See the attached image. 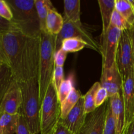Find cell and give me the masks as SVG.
Returning <instances> with one entry per match:
<instances>
[{
	"label": "cell",
	"instance_id": "6da1fadb",
	"mask_svg": "<svg viewBox=\"0 0 134 134\" xmlns=\"http://www.w3.org/2000/svg\"><path fill=\"white\" fill-rule=\"evenodd\" d=\"M22 92V105L20 113L23 115L32 134L41 132L39 86L38 78L19 82Z\"/></svg>",
	"mask_w": 134,
	"mask_h": 134
},
{
	"label": "cell",
	"instance_id": "7a4b0ae2",
	"mask_svg": "<svg viewBox=\"0 0 134 134\" xmlns=\"http://www.w3.org/2000/svg\"><path fill=\"white\" fill-rule=\"evenodd\" d=\"M40 62L39 69V100L40 104L43 100L47 88L52 82L54 71V54L56 52V35L48 32L41 31Z\"/></svg>",
	"mask_w": 134,
	"mask_h": 134
},
{
	"label": "cell",
	"instance_id": "3957f363",
	"mask_svg": "<svg viewBox=\"0 0 134 134\" xmlns=\"http://www.w3.org/2000/svg\"><path fill=\"white\" fill-rule=\"evenodd\" d=\"M13 14L11 22L27 37L41 34L40 23L35 0H7Z\"/></svg>",
	"mask_w": 134,
	"mask_h": 134
},
{
	"label": "cell",
	"instance_id": "277c9868",
	"mask_svg": "<svg viewBox=\"0 0 134 134\" xmlns=\"http://www.w3.org/2000/svg\"><path fill=\"white\" fill-rule=\"evenodd\" d=\"M27 37L20 31H13L0 35L3 48L15 81H22V63Z\"/></svg>",
	"mask_w": 134,
	"mask_h": 134
},
{
	"label": "cell",
	"instance_id": "5b68a950",
	"mask_svg": "<svg viewBox=\"0 0 134 134\" xmlns=\"http://www.w3.org/2000/svg\"><path fill=\"white\" fill-rule=\"evenodd\" d=\"M60 103L53 82L50 83L40 110L41 134H52L61 117Z\"/></svg>",
	"mask_w": 134,
	"mask_h": 134
},
{
	"label": "cell",
	"instance_id": "8992f818",
	"mask_svg": "<svg viewBox=\"0 0 134 134\" xmlns=\"http://www.w3.org/2000/svg\"><path fill=\"white\" fill-rule=\"evenodd\" d=\"M40 46V35L27 37L22 58L21 82L39 77Z\"/></svg>",
	"mask_w": 134,
	"mask_h": 134
},
{
	"label": "cell",
	"instance_id": "52a82bcc",
	"mask_svg": "<svg viewBox=\"0 0 134 134\" xmlns=\"http://www.w3.org/2000/svg\"><path fill=\"white\" fill-rule=\"evenodd\" d=\"M64 26L61 31L56 35V52L60 50L64 39L68 38H79L87 44V48L99 52H102L101 44L94 39L90 31L83 26L82 23L77 24L64 19Z\"/></svg>",
	"mask_w": 134,
	"mask_h": 134
},
{
	"label": "cell",
	"instance_id": "ba28073f",
	"mask_svg": "<svg viewBox=\"0 0 134 134\" xmlns=\"http://www.w3.org/2000/svg\"><path fill=\"white\" fill-rule=\"evenodd\" d=\"M122 30L110 26L107 31L102 34V69L111 68L116 60L118 46L121 37Z\"/></svg>",
	"mask_w": 134,
	"mask_h": 134
},
{
	"label": "cell",
	"instance_id": "9c48e42d",
	"mask_svg": "<svg viewBox=\"0 0 134 134\" xmlns=\"http://www.w3.org/2000/svg\"><path fill=\"white\" fill-rule=\"evenodd\" d=\"M115 62L122 79L134 70V54L128 30L122 31L118 46Z\"/></svg>",
	"mask_w": 134,
	"mask_h": 134
},
{
	"label": "cell",
	"instance_id": "30bf717a",
	"mask_svg": "<svg viewBox=\"0 0 134 134\" xmlns=\"http://www.w3.org/2000/svg\"><path fill=\"white\" fill-rule=\"evenodd\" d=\"M22 92L19 82L13 80L0 102V115L19 113L22 107Z\"/></svg>",
	"mask_w": 134,
	"mask_h": 134
},
{
	"label": "cell",
	"instance_id": "8fae6325",
	"mask_svg": "<svg viewBox=\"0 0 134 134\" xmlns=\"http://www.w3.org/2000/svg\"><path fill=\"white\" fill-rule=\"evenodd\" d=\"M107 100L101 107L88 114L83 126L77 134H103L105 122Z\"/></svg>",
	"mask_w": 134,
	"mask_h": 134
},
{
	"label": "cell",
	"instance_id": "7c38bea8",
	"mask_svg": "<svg viewBox=\"0 0 134 134\" xmlns=\"http://www.w3.org/2000/svg\"><path fill=\"white\" fill-rule=\"evenodd\" d=\"M123 79L116 62L111 68L102 69L100 83L102 87L106 89L109 98L122 91Z\"/></svg>",
	"mask_w": 134,
	"mask_h": 134
},
{
	"label": "cell",
	"instance_id": "4fadbf2b",
	"mask_svg": "<svg viewBox=\"0 0 134 134\" xmlns=\"http://www.w3.org/2000/svg\"><path fill=\"white\" fill-rule=\"evenodd\" d=\"M87 115L85 113V99L82 96L73 109L64 119L59 122L66 127L73 134H77L85 123Z\"/></svg>",
	"mask_w": 134,
	"mask_h": 134
},
{
	"label": "cell",
	"instance_id": "5bb4252c",
	"mask_svg": "<svg viewBox=\"0 0 134 134\" xmlns=\"http://www.w3.org/2000/svg\"><path fill=\"white\" fill-rule=\"evenodd\" d=\"M123 101L125 109V128L134 119V70L123 79Z\"/></svg>",
	"mask_w": 134,
	"mask_h": 134
},
{
	"label": "cell",
	"instance_id": "9a60e30c",
	"mask_svg": "<svg viewBox=\"0 0 134 134\" xmlns=\"http://www.w3.org/2000/svg\"><path fill=\"white\" fill-rule=\"evenodd\" d=\"M113 116L116 124V134H123L125 129V109L122 92L117 93L109 98Z\"/></svg>",
	"mask_w": 134,
	"mask_h": 134
},
{
	"label": "cell",
	"instance_id": "2e32d148",
	"mask_svg": "<svg viewBox=\"0 0 134 134\" xmlns=\"http://www.w3.org/2000/svg\"><path fill=\"white\" fill-rule=\"evenodd\" d=\"M64 17L56 10L54 7L48 11L46 20V27L48 34L57 35L61 31L64 26Z\"/></svg>",
	"mask_w": 134,
	"mask_h": 134
},
{
	"label": "cell",
	"instance_id": "e0dca14e",
	"mask_svg": "<svg viewBox=\"0 0 134 134\" xmlns=\"http://www.w3.org/2000/svg\"><path fill=\"white\" fill-rule=\"evenodd\" d=\"M64 5V19L73 23H82L81 21V1L65 0Z\"/></svg>",
	"mask_w": 134,
	"mask_h": 134
},
{
	"label": "cell",
	"instance_id": "ac0fdd59",
	"mask_svg": "<svg viewBox=\"0 0 134 134\" xmlns=\"http://www.w3.org/2000/svg\"><path fill=\"white\" fill-rule=\"evenodd\" d=\"M99 10L102 19L103 33L107 31L111 24V17L115 9V0H98Z\"/></svg>",
	"mask_w": 134,
	"mask_h": 134
},
{
	"label": "cell",
	"instance_id": "d6986e66",
	"mask_svg": "<svg viewBox=\"0 0 134 134\" xmlns=\"http://www.w3.org/2000/svg\"><path fill=\"white\" fill-rule=\"evenodd\" d=\"M20 113L15 115H0V134H14L16 133Z\"/></svg>",
	"mask_w": 134,
	"mask_h": 134
},
{
	"label": "cell",
	"instance_id": "ffe728a7",
	"mask_svg": "<svg viewBox=\"0 0 134 134\" xmlns=\"http://www.w3.org/2000/svg\"><path fill=\"white\" fill-rule=\"evenodd\" d=\"M35 5L39 17L41 31L47 32L46 20L49 10L54 8L53 5L49 0H35Z\"/></svg>",
	"mask_w": 134,
	"mask_h": 134
},
{
	"label": "cell",
	"instance_id": "44dd1931",
	"mask_svg": "<svg viewBox=\"0 0 134 134\" xmlns=\"http://www.w3.org/2000/svg\"><path fill=\"white\" fill-rule=\"evenodd\" d=\"M82 96V95L81 94V92L75 89V88H73L70 94L60 105V108H61L60 119H64L68 116L69 113L73 109V107L76 105L77 102Z\"/></svg>",
	"mask_w": 134,
	"mask_h": 134
},
{
	"label": "cell",
	"instance_id": "7402d4cb",
	"mask_svg": "<svg viewBox=\"0 0 134 134\" xmlns=\"http://www.w3.org/2000/svg\"><path fill=\"white\" fill-rule=\"evenodd\" d=\"M115 9L130 25L134 24V7L129 0H115Z\"/></svg>",
	"mask_w": 134,
	"mask_h": 134
},
{
	"label": "cell",
	"instance_id": "603a6c76",
	"mask_svg": "<svg viewBox=\"0 0 134 134\" xmlns=\"http://www.w3.org/2000/svg\"><path fill=\"white\" fill-rule=\"evenodd\" d=\"M101 87L102 86H101L100 82H96L89 89L86 94L84 96L85 109L86 115L93 112L97 109L95 105L96 96L97 92Z\"/></svg>",
	"mask_w": 134,
	"mask_h": 134
},
{
	"label": "cell",
	"instance_id": "cb8c5ba5",
	"mask_svg": "<svg viewBox=\"0 0 134 134\" xmlns=\"http://www.w3.org/2000/svg\"><path fill=\"white\" fill-rule=\"evenodd\" d=\"M13 80L14 79L10 67L5 64L0 70V102Z\"/></svg>",
	"mask_w": 134,
	"mask_h": 134
},
{
	"label": "cell",
	"instance_id": "d4e9b609",
	"mask_svg": "<svg viewBox=\"0 0 134 134\" xmlns=\"http://www.w3.org/2000/svg\"><path fill=\"white\" fill-rule=\"evenodd\" d=\"M85 47L87 48V44L82 39L79 38H68L63 41L61 48L68 53L78 52Z\"/></svg>",
	"mask_w": 134,
	"mask_h": 134
},
{
	"label": "cell",
	"instance_id": "484cf974",
	"mask_svg": "<svg viewBox=\"0 0 134 134\" xmlns=\"http://www.w3.org/2000/svg\"><path fill=\"white\" fill-rule=\"evenodd\" d=\"M74 77L73 74H70L66 79H64L57 90L58 97L60 104L68 96L74 87Z\"/></svg>",
	"mask_w": 134,
	"mask_h": 134
},
{
	"label": "cell",
	"instance_id": "4316f807",
	"mask_svg": "<svg viewBox=\"0 0 134 134\" xmlns=\"http://www.w3.org/2000/svg\"><path fill=\"white\" fill-rule=\"evenodd\" d=\"M103 134H116V124H115V119L113 116L109 99L107 100L105 122Z\"/></svg>",
	"mask_w": 134,
	"mask_h": 134
},
{
	"label": "cell",
	"instance_id": "83f0119b",
	"mask_svg": "<svg viewBox=\"0 0 134 134\" xmlns=\"http://www.w3.org/2000/svg\"><path fill=\"white\" fill-rule=\"evenodd\" d=\"M110 26L117 27L122 31L130 30L132 27V25L130 24L116 9H115L112 14Z\"/></svg>",
	"mask_w": 134,
	"mask_h": 134
},
{
	"label": "cell",
	"instance_id": "f1b7e54d",
	"mask_svg": "<svg viewBox=\"0 0 134 134\" xmlns=\"http://www.w3.org/2000/svg\"><path fill=\"white\" fill-rule=\"evenodd\" d=\"M64 81V67L55 66L54 71L52 77V82L54 85L56 90L59 88L61 84Z\"/></svg>",
	"mask_w": 134,
	"mask_h": 134
},
{
	"label": "cell",
	"instance_id": "f546056e",
	"mask_svg": "<svg viewBox=\"0 0 134 134\" xmlns=\"http://www.w3.org/2000/svg\"><path fill=\"white\" fill-rule=\"evenodd\" d=\"M13 31H20L16 26L11 22L0 16V35Z\"/></svg>",
	"mask_w": 134,
	"mask_h": 134
},
{
	"label": "cell",
	"instance_id": "4dcf8cb0",
	"mask_svg": "<svg viewBox=\"0 0 134 134\" xmlns=\"http://www.w3.org/2000/svg\"><path fill=\"white\" fill-rule=\"evenodd\" d=\"M0 16L7 20L11 21L13 14L7 2L4 0H0Z\"/></svg>",
	"mask_w": 134,
	"mask_h": 134
},
{
	"label": "cell",
	"instance_id": "1f68e13d",
	"mask_svg": "<svg viewBox=\"0 0 134 134\" xmlns=\"http://www.w3.org/2000/svg\"><path fill=\"white\" fill-rule=\"evenodd\" d=\"M109 99V95L107 91L104 88L101 87L97 92L95 99V105L96 108L101 107L104 104L106 101Z\"/></svg>",
	"mask_w": 134,
	"mask_h": 134
},
{
	"label": "cell",
	"instance_id": "d6a6232c",
	"mask_svg": "<svg viewBox=\"0 0 134 134\" xmlns=\"http://www.w3.org/2000/svg\"><path fill=\"white\" fill-rule=\"evenodd\" d=\"M16 134H32L30 132L28 125L27 124L26 119L22 114L20 115L19 121H18V128H17Z\"/></svg>",
	"mask_w": 134,
	"mask_h": 134
},
{
	"label": "cell",
	"instance_id": "836d02e7",
	"mask_svg": "<svg viewBox=\"0 0 134 134\" xmlns=\"http://www.w3.org/2000/svg\"><path fill=\"white\" fill-rule=\"evenodd\" d=\"M67 57V52L65 51L60 48L54 54V64L55 66L64 67L65 59Z\"/></svg>",
	"mask_w": 134,
	"mask_h": 134
},
{
	"label": "cell",
	"instance_id": "e575fe53",
	"mask_svg": "<svg viewBox=\"0 0 134 134\" xmlns=\"http://www.w3.org/2000/svg\"><path fill=\"white\" fill-rule=\"evenodd\" d=\"M52 134H73L68 128L64 126L62 123L60 122H58L57 126V128L55 130L54 132Z\"/></svg>",
	"mask_w": 134,
	"mask_h": 134
},
{
	"label": "cell",
	"instance_id": "d590c367",
	"mask_svg": "<svg viewBox=\"0 0 134 134\" xmlns=\"http://www.w3.org/2000/svg\"><path fill=\"white\" fill-rule=\"evenodd\" d=\"M123 134H134V119L127 124Z\"/></svg>",
	"mask_w": 134,
	"mask_h": 134
},
{
	"label": "cell",
	"instance_id": "8d00e7d4",
	"mask_svg": "<svg viewBox=\"0 0 134 134\" xmlns=\"http://www.w3.org/2000/svg\"><path fill=\"white\" fill-rule=\"evenodd\" d=\"M0 61L3 62L5 64L8 65V61L7 59L6 56H5V52H4L3 48L2 43H1V37H0Z\"/></svg>",
	"mask_w": 134,
	"mask_h": 134
},
{
	"label": "cell",
	"instance_id": "74e56055",
	"mask_svg": "<svg viewBox=\"0 0 134 134\" xmlns=\"http://www.w3.org/2000/svg\"><path fill=\"white\" fill-rule=\"evenodd\" d=\"M128 33H129L130 37L131 43H132V48H133V54H134V24L132 26L131 28L128 30Z\"/></svg>",
	"mask_w": 134,
	"mask_h": 134
},
{
	"label": "cell",
	"instance_id": "f35d334b",
	"mask_svg": "<svg viewBox=\"0 0 134 134\" xmlns=\"http://www.w3.org/2000/svg\"><path fill=\"white\" fill-rule=\"evenodd\" d=\"M5 65V64H4L3 62H2L1 61H0V70H1V69H2V68L3 67V65ZM7 65V64H6Z\"/></svg>",
	"mask_w": 134,
	"mask_h": 134
}]
</instances>
